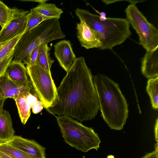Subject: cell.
Masks as SVG:
<instances>
[{"instance_id":"obj_1","label":"cell","mask_w":158,"mask_h":158,"mask_svg":"<svg viewBox=\"0 0 158 158\" xmlns=\"http://www.w3.org/2000/svg\"><path fill=\"white\" fill-rule=\"evenodd\" d=\"M57 98L46 110L53 114L74 118L82 122L94 118L100 109L91 70L85 58H77L56 88Z\"/></svg>"},{"instance_id":"obj_2","label":"cell","mask_w":158,"mask_h":158,"mask_svg":"<svg viewBox=\"0 0 158 158\" xmlns=\"http://www.w3.org/2000/svg\"><path fill=\"white\" fill-rule=\"evenodd\" d=\"M93 81L104 120L111 129L122 130L126 123L129 110L127 101L118 84L101 74L94 76Z\"/></svg>"},{"instance_id":"obj_3","label":"cell","mask_w":158,"mask_h":158,"mask_svg":"<svg viewBox=\"0 0 158 158\" xmlns=\"http://www.w3.org/2000/svg\"><path fill=\"white\" fill-rule=\"evenodd\" d=\"M75 12L80 20H84L96 32L102 43L100 50L112 49L131 35L130 24L126 19L106 18L101 20L99 15L78 8Z\"/></svg>"},{"instance_id":"obj_4","label":"cell","mask_w":158,"mask_h":158,"mask_svg":"<svg viewBox=\"0 0 158 158\" xmlns=\"http://www.w3.org/2000/svg\"><path fill=\"white\" fill-rule=\"evenodd\" d=\"M65 37L59 19L45 20L22 34L15 47L13 60L23 62L27 65L30 54L35 48L44 43Z\"/></svg>"},{"instance_id":"obj_5","label":"cell","mask_w":158,"mask_h":158,"mask_svg":"<svg viewBox=\"0 0 158 158\" xmlns=\"http://www.w3.org/2000/svg\"><path fill=\"white\" fill-rule=\"evenodd\" d=\"M65 142L76 149L87 152L93 149L98 150L100 139L92 127L84 126L70 117H56Z\"/></svg>"},{"instance_id":"obj_6","label":"cell","mask_w":158,"mask_h":158,"mask_svg":"<svg viewBox=\"0 0 158 158\" xmlns=\"http://www.w3.org/2000/svg\"><path fill=\"white\" fill-rule=\"evenodd\" d=\"M131 3L125 10L127 19L139 37V43L146 51L158 47V30L149 23L135 5Z\"/></svg>"},{"instance_id":"obj_7","label":"cell","mask_w":158,"mask_h":158,"mask_svg":"<svg viewBox=\"0 0 158 158\" xmlns=\"http://www.w3.org/2000/svg\"><path fill=\"white\" fill-rule=\"evenodd\" d=\"M31 83L40 101L46 109L52 106L57 97L56 87L51 75L39 64L26 66Z\"/></svg>"},{"instance_id":"obj_8","label":"cell","mask_w":158,"mask_h":158,"mask_svg":"<svg viewBox=\"0 0 158 158\" xmlns=\"http://www.w3.org/2000/svg\"><path fill=\"white\" fill-rule=\"evenodd\" d=\"M6 143L21 151L31 158H45L46 148L33 139L15 135Z\"/></svg>"},{"instance_id":"obj_9","label":"cell","mask_w":158,"mask_h":158,"mask_svg":"<svg viewBox=\"0 0 158 158\" xmlns=\"http://www.w3.org/2000/svg\"><path fill=\"white\" fill-rule=\"evenodd\" d=\"M28 92L35 93L32 88L19 86L4 74L0 77V109H3L4 102L7 98L14 100L20 94Z\"/></svg>"},{"instance_id":"obj_10","label":"cell","mask_w":158,"mask_h":158,"mask_svg":"<svg viewBox=\"0 0 158 158\" xmlns=\"http://www.w3.org/2000/svg\"><path fill=\"white\" fill-rule=\"evenodd\" d=\"M29 11L11 20L0 31V43L11 39L24 33L26 27Z\"/></svg>"},{"instance_id":"obj_11","label":"cell","mask_w":158,"mask_h":158,"mask_svg":"<svg viewBox=\"0 0 158 158\" xmlns=\"http://www.w3.org/2000/svg\"><path fill=\"white\" fill-rule=\"evenodd\" d=\"M77 24V37L81 45L87 49L99 48L102 45L96 32L84 20Z\"/></svg>"},{"instance_id":"obj_12","label":"cell","mask_w":158,"mask_h":158,"mask_svg":"<svg viewBox=\"0 0 158 158\" xmlns=\"http://www.w3.org/2000/svg\"><path fill=\"white\" fill-rule=\"evenodd\" d=\"M55 56L61 66L67 72L75 63L77 58L69 40H62L54 45Z\"/></svg>"},{"instance_id":"obj_13","label":"cell","mask_w":158,"mask_h":158,"mask_svg":"<svg viewBox=\"0 0 158 158\" xmlns=\"http://www.w3.org/2000/svg\"><path fill=\"white\" fill-rule=\"evenodd\" d=\"M4 74L19 86L32 88L28 78L26 67L22 62L12 60L7 67Z\"/></svg>"},{"instance_id":"obj_14","label":"cell","mask_w":158,"mask_h":158,"mask_svg":"<svg viewBox=\"0 0 158 158\" xmlns=\"http://www.w3.org/2000/svg\"><path fill=\"white\" fill-rule=\"evenodd\" d=\"M141 71L147 78H152L158 75V47L146 51L141 61Z\"/></svg>"},{"instance_id":"obj_15","label":"cell","mask_w":158,"mask_h":158,"mask_svg":"<svg viewBox=\"0 0 158 158\" xmlns=\"http://www.w3.org/2000/svg\"><path fill=\"white\" fill-rule=\"evenodd\" d=\"M15 133L9 112L0 109V143H6L15 135Z\"/></svg>"},{"instance_id":"obj_16","label":"cell","mask_w":158,"mask_h":158,"mask_svg":"<svg viewBox=\"0 0 158 158\" xmlns=\"http://www.w3.org/2000/svg\"><path fill=\"white\" fill-rule=\"evenodd\" d=\"M26 11L17 8H10L0 0V25L2 28L12 19Z\"/></svg>"},{"instance_id":"obj_17","label":"cell","mask_w":158,"mask_h":158,"mask_svg":"<svg viewBox=\"0 0 158 158\" xmlns=\"http://www.w3.org/2000/svg\"><path fill=\"white\" fill-rule=\"evenodd\" d=\"M46 1L40 3L34 9L42 15L50 19H59L63 11L57 7L54 4L48 3Z\"/></svg>"},{"instance_id":"obj_18","label":"cell","mask_w":158,"mask_h":158,"mask_svg":"<svg viewBox=\"0 0 158 158\" xmlns=\"http://www.w3.org/2000/svg\"><path fill=\"white\" fill-rule=\"evenodd\" d=\"M48 43H44L40 45L38 63L49 74L51 75V69L54 62L50 56V48L48 46Z\"/></svg>"},{"instance_id":"obj_19","label":"cell","mask_w":158,"mask_h":158,"mask_svg":"<svg viewBox=\"0 0 158 158\" xmlns=\"http://www.w3.org/2000/svg\"><path fill=\"white\" fill-rule=\"evenodd\" d=\"M25 94H20L14 99L19 117L23 125L26 123L30 116L31 108L26 101L24 97Z\"/></svg>"},{"instance_id":"obj_20","label":"cell","mask_w":158,"mask_h":158,"mask_svg":"<svg viewBox=\"0 0 158 158\" xmlns=\"http://www.w3.org/2000/svg\"><path fill=\"white\" fill-rule=\"evenodd\" d=\"M146 91L151 99L152 108L157 110L158 108V77L148 79Z\"/></svg>"},{"instance_id":"obj_21","label":"cell","mask_w":158,"mask_h":158,"mask_svg":"<svg viewBox=\"0 0 158 158\" xmlns=\"http://www.w3.org/2000/svg\"><path fill=\"white\" fill-rule=\"evenodd\" d=\"M50 19H51L42 15L33 8L31 9L28 14L27 26L24 32L33 28L44 21Z\"/></svg>"},{"instance_id":"obj_22","label":"cell","mask_w":158,"mask_h":158,"mask_svg":"<svg viewBox=\"0 0 158 158\" xmlns=\"http://www.w3.org/2000/svg\"><path fill=\"white\" fill-rule=\"evenodd\" d=\"M23 34L9 40L0 43V61L14 51L15 47Z\"/></svg>"},{"instance_id":"obj_23","label":"cell","mask_w":158,"mask_h":158,"mask_svg":"<svg viewBox=\"0 0 158 158\" xmlns=\"http://www.w3.org/2000/svg\"><path fill=\"white\" fill-rule=\"evenodd\" d=\"M0 151L13 158H31L21 151L6 143H0Z\"/></svg>"},{"instance_id":"obj_24","label":"cell","mask_w":158,"mask_h":158,"mask_svg":"<svg viewBox=\"0 0 158 158\" xmlns=\"http://www.w3.org/2000/svg\"><path fill=\"white\" fill-rule=\"evenodd\" d=\"M14 52L15 50L11 54L0 61V77L4 74L7 67L12 60Z\"/></svg>"},{"instance_id":"obj_25","label":"cell","mask_w":158,"mask_h":158,"mask_svg":"<svg viewBox=\"0 0 158 158\" xmlns=\"http://www.w3.org/2000/svg\"><path fill=\"white\" fill-rule=\"evenodd\" d=\"M41 45L37 46L31 52L29 56V62L27 66H32L38 63L40 49Z\"/></svg>"},{"instance_id":"obj_26","label":"cell","mask_w":158,"mask_h":158,"mask_svg":"<svg viewBox=\"0 0 158 158\" xmlns=\"http://www.w3.org/2000/svg\"><path fill=\"white\" fill-rule=\"evenodd\" d=\"M26 101L31 108L37 101H38V98L35 93L28 92L24 95Z\"/></svg>"},{"instance_id":"obj_27","label":"cell","mask_w":158,"mask_h":158,"mask_svg":"<svg viewBox=\"0 0 158 158\" xmlns=\"http://www.w3.org/2000/svg\"><path fill=\"white\" fill-rule=\"evenodd\" d=\"M43 104L40 101L36 102L31 107L33 113L36 114L40 112L44 108Z\"/></svg>"},{"instance_id":"obj_28","label":"cell","mask_w":158,"mask_h":158,"mask_svg":"<svg viewBox=\"0 0 158 158\" xmlns=\"http://www.w3.org/2000/svg\"><path fill=\"white\" fill-rule=\"evenodd\" d=\"M141 158H158V152L155 150L147 153Z\"/></svg>"},{"instance_id":"obj_29","label":"cell","mask_w":158,"mask_h":158,"mask_svg":"<svg viewBox=\"0 0 158 158\" xmlns=\"http://www.w3.org/2000/svg\"><path fill=\"white\" fill-rule=\"evenodd\" d=\"M158 120L157 118L156 121V123L155 125V140L157 142H158Z\"/></svg>"},{"instance_id":"obj_30","label":"cell","mask_w":158,"mask_h":158,"mask_svg":"<svg viewBox=\"0 0 158 158\" xmlns=\"http://www.w3.org/2000/svg\"><path fill=\"white\" fill-rule=\"evenodd\" d=\"M0 158H13L0 151Z\"/></svg>"},{"instance_id":"obj_31","label":"cell","mask_w":158,"mask_h":158,"mask_svg":"<svg viewBox=\"0 0 158 158\" xmlns=\"http://www.w3.org/2000/svg\"><path fill=\"white\" fill-rule=\"evenodd\" d=\"M107 158H114V156L112 155H109L107 156Z\"/></svg>"}]
</instances>
